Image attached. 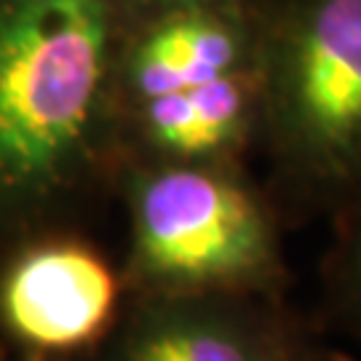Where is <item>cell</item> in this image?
Here are the masks:
<instances>
[{
    "mask_svg": "<svg viewBox=\"0 0 361 361\" xmlns=\"http://www.w3.org/2000/svg\"><path fill=\"white\" fill-rule=\"evenodd\" d=\"M121 38L116 0H0V209L38 207L89 164Z\"/></svg>",
    "mask_w": 361,
    "mask_h": 361,
    "instance_id": "obj_1",
    "label": "cell"
},
{
    "mask_svg": "<svg viewBox=\"0 0 361 361\" xmlns=\"http://www.w3.org/2000/svg\"><path fill=\"white\" fill-rule=\"evenodd\" d=\"M259 126L302 204L361 212V0H259Z\"/></svg>",
    "mask_w": 361,
    "mask_h": 361,
    "instance_id": "obj_2",
    "label": "cell"
},
{
    "mask_svg": "<svg viewBox=\"0 0 361 361\" xmlns=\"http://www.w3.org/2000/svg\"><path fill=\"white\" fill-rule=\"evenodd\" d=\"M131 273L153 297L262 295L284 281L265 204L222 164H166L131 188Z\"/></svg>",
    "mask_w": 361,
    "mask_h": 361,
    "instance_id": "obj_3",
    "label": "cell"
},
{
    "mask_svg": "<svg viewBox=\"0 0 361 361\" xmlns=\"http://www.w3.org/2000/svg\"><path fill=\"white\" fill-rule=\"evenodd\" d=\"M118 302L116 273L97 252L49 244L13 262L0 284V319L40 350L80 348L102 335Z\"/></svg>",
    "mask_w": 361,
    "mask_h": 361,
    "instance_id": "obj_4",
    "label": "cell"
},
{
    "mask_svg": "<svg viewBox=\"0 0 361 361\" xmlns=\"http://www.w3.org/2000/svg\"><path fill=\"white\" fill-rule=\"evenodd\" d=\"M257 8L185 11L123 32L116 86L134 107L257 65Z\"/></svg>",
    "mask_w": 361,
    "mask_h": 361,
    "instance_id": "obj_5",
    "label": "cell"
},
{
    "mask_svg": "<svg viewBox=\"0 0 361 361\" xmlns=\"http://www.w3.org/2000/svg\"><path fill=\"white\" fill-rule=\"evenodd\" d=\"M292 348L281 324L238 295L150 297L116 361H281Z\"/></svg>",
    "mask_w": 361,
    "mask_h": 361,
    "instance_id": "obj_6",
    "label": "cell"
},
{
    "mask_svg": "<svg viewBox=\"0 0 361 361\" xmlns=\"http://www.w3.org/2000/svg\"><path fill=\"white\" fill-rule=\"evenodd\" d=\"M140 134L166 164H222L259 123L257 65L131 107Z\"/></svg>",
    "mask_w": 361,
    "mask_h": 361,
    "instance_id": "obj_7",
    "label": "cell"
},
{
    "mask_svg": "<svg viewBox=\"0 0 361 361\" xmlns=\"http://www.w3.org/2000/svg\"><path fill=\"white\" fill-rule=\"evenodd\" d=\"M332 295L345 322L361 335V212L348 217L345 235L332 257Z\"/></svg>",
    "mask_w": 361,
    "mask_h": 361,
    "instance_id": "obj_8",
    "label": "cell"
},
{
    "mask_svg": "<svg viewBox=\"0 0 361 361\" xmlns=\"http://www.w3.org/2000/svg\"><path fill=\"white\" fill-rule=\"evenodd\" d=\"M123 32L158 16L185 11H225V8H257L259 0H116Z\"/></svg>",
    "mask_w": 361,
    "mask_h": 361,
    "instance_id": "obj_9",
    "label": "cell"
},
{
    "mask_svg": "<svg viewBox=\"0 0 361 361\" xmlns=\"http://www.w3.org/2000/svg\"><path fill=\"white\" fill-rule=\"evenodd\" d=\"M281 361H345V359L332 356V353H326V350H305L302 345H300V348L295 345Z\"/></svg>",
    "mask_w": 361,
    "mask_h": 361,
    "instance_id": "obj_10",
    "label": "cell"
}]
</instances>
